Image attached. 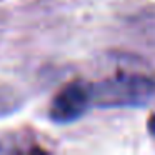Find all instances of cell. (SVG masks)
Returning <instances> with one entry per match:
<instances>
[{
	"label": "cell",
	"instance_id": "cell-1",
	"mask_svg": "<svg viewBox=\"0 0 155 155\" xmlns=\"http://www.w3.org/2000/svg\"><path fill=\"white\" fill-rule=\"evenodd\" d=\"M155 95V82L145 75L122 74L92 84V105L102 108L142 107Z\"/></svg>",
	"mask_w": 155,
	"mask_h": 155
},
{
	"label": "cell",
	"instance_id": "cell-3",
	"mask_svg": "<svg viewBox=\"0 0 155 155\" xmlns=\"http://www.w3.org/2000/svg\"><path fill=\"white\" fill-rule=\"evenodd\" d=\"M22 105V97L18 92H15L10 87L0 85V118L7 117L20 108Z\"/></svg>",
	"mask_w": 155,
	"mask_h": 155
},
{
	"label": "cell",
	"instance_id": "cell-4",
	"mask_svg": "<svg viewBox=\"0 0 155 155\" xmlns=\"http://www.w3.org/2000/svg\"><path fill=\"white\" fill-rule=\"evenodd\" d=\"M148 128H150V132L155 135V114L152 115V117H150V120H148Z\"/></svg>",
	"mask_w": 155,
	"mask_h": 155
},
{
	"label": "cell",
	"instance_id": "cell-2",
	"mask_svg": "<svg viewBox=\"0 0 155 155\" xmlns=\"http://www.w3.org/2000/svg\"><path fill=\"white\" fill-rule=\"evenodd\" d=\"M92 107V84L74 80L54 97L48 107V117L55 124H72Z\"/></svg>",
	"mask_w": 155,
	"mask_h": 155
}]
</instances>
